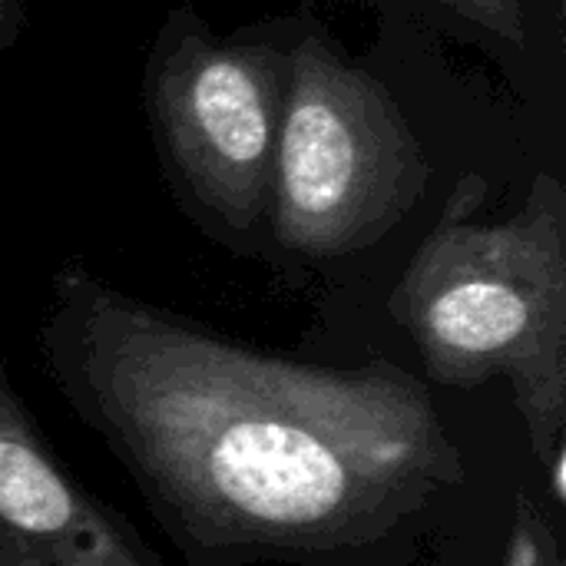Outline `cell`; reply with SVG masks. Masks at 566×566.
<instances>
[{"label":"cell","instance_id":"7a4b0ae2","mask_svg":"<svg viewBox=\"0 0 566 566\" xmlns=\"http://www.w3.org/2000/svg\"><path fill=\"white\" fill-rule=\"evenodd\" d=\"M398 279L388 312L411 338L424 385L481 388L504 378L527 451L544 464L566 438V189L537 176L517 216L478 226L458 212Z\"/></svg>","mask_w":566,"mask_h":566},{"label":"cell","instance_id":"9c48e42d","mask_svg":"<svg viewBox=\"0 0 566 566\" xmlns=\"http://www.w3.org/2000/svg\"><path fill=\"white\" fill-rule=\"evenodd\" d=\"M20 30V0H0V53L13 43Z\"/></svg>","mask_w":566,"mask_h":566},{"label":"cell","instance_id":"6da1fadb","mask_svg":"<svg viewBox=\"0 0 566 566\" xmlns=\"http://www.w3.org/2000/svg\"><path fill=\"white\" fill-rule=\"evenodd\" d=\"M40 355L189 566H411L471 488L431 388L388 358L259 352L80 265L50 282Z\"/></svg>","mask_w":566,"mask_h":566},{"label":"cell","instance_id":"5b68a950","mask_svg":"<svg viewBox=\"0 0 566 566\" xmlns=\"http://www.w3.org/2000/svg\"><path fill=\"white\" fill-rule=\"evenodd\" d=\"M0 566H172L119 511L73 478L3 365Z\"/></svg>","mask_w":566,"mask_h":566},{"label":"cell","instance_id":"277c9868","mask_svg":"<svg viewBox=\"0 0 566 566\" xmlns=\"http://www.w3.org/2000/svg\"><path fill=\"white\" fill-rule=\"evenodd\" d=\"M289 50L219 40L179 7L146 63V113L172 179L229 232L269 219Z\"/></svg>","mask_w":566,"mask_h":566},{"label":"cell","instance_id":"8992f818","mask_svg":"<svg viewBox=\"0 0 566 566\" xmlns=\"http://www.w3.org/2000/svg\"><path fill=\"white\" fill-rule=\"evenodd\" d=\"M501 566H566L560 531L551 521V511L527 491H517Z\"/></svg>","mask_w":566,"mask_h":566},{"label":"cell","instance_id":"52a82bcc","mask_svg":"<svg viewBox=\"0 0 566 566\" xmlns=\"http://www.w3.org/2000/svg\"><path fill=\"white\" fill-rule=\"evenodd\" d=\"M428 3H438L458 13L478 30L494 33L507 46H517V50L527 46V20H524L521 0H428Z\"/></svg>","mask_w":566,"mask_h":566},{"label":"cell","instance_id":"3957f363","mask_svg":"<svg viewBox=\"0 0 566 566\" xmlns=\"http://www.w3.org/2000/svg\"><path fill=\"white\" fill-rule=\"evenodd\" d=\"M431 166L388 86L308 33L289 46L272 169V235L308 259L385 239L424 196Z\"/></svg>","mask_w":566,"mask_h":566},{"label":"cell","instance_id":"ba28073f","mask_svg":"<svg viewBox=\"0 0 566 566\" xmlns=\"http://www.w3.org/2000/svg\"><path fill=\"white\" fill-rule=\"evenodd\" d=\"M541 474H547V497L564 514L566 511V441L554 448V454L541 464Z\"/></svg>","mask_w":566,"mask_h":566}]
</instances>
